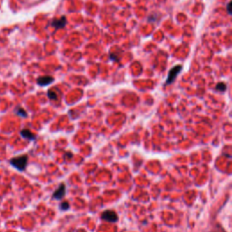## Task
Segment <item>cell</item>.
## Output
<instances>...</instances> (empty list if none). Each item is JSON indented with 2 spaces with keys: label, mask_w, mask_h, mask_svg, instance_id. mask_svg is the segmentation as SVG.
<instances>
[{
  "label": "cell",
  "mask_w": 232,
  "mask_h": 232,
  "mask_svg": "<svg viewBox=\"0 0 232 232\" xmlns=\"http://www.w3.org/2000/svg\"><path fill=\"white\" fill-rule=\"evenodd\" d=\"M28 157L27 155H21L18 157H15V158L10 160V164L15 169H17L20 171H23L27 166Z\"/></svg>",
  "instance_id": "cell-1"
},
{
  "label": "cell",
  "mask_w": 232,
  "mask_h": 232,
  "mask_svg": "<svg viewBox=\"0 0 232 232\" xmlns=\"http://www.w3.org/2000/svg\"><path fill=\"white\" fill-rule=\"evenodd\" d=\"M181 69H182L181 65H176V66H174L173 68H171V71L169 72L166 82H165V85H169L172 84V82L175 81V79L177 78V76L179 75V73H180Z\"/></svg>",
  "instance_id": "cell-2"
},
{
  "label": "cell",
  "mask_w": 232,
  "mask_h": 232,
  "mask_svg": "<svg viewBox=\"0 0 232 232\" xmlns=\"http://www.w3.org/2000/svg\"><path fill=\"white\" fill-rule=\"evenodd\" d=\"M101 219L105 221H109V222H116L118 220V215L116 214L115 211L111 210H107L103 211L101 215Z\"/></svg>",
  "instance_id": "cell-3"
},
{
  "label": "cell",
  "mask_w": 232,
  "mask_h": 232,
  "mask_svg": "<svg viewBox=\"0 0 232 232\" xmlns=\"http://www.w3.org/2000/svg\"><path fill=\"white\" fill-rule=\"evenodd\" d=\"M65 185L64 183H62L59 187H58L53 194V198H56V200H62V198L64 197L65 195Z\"/></svg>",
  "instance_id": "cell-4"
},
{
  "label": "cell",
  "mask_w": 232,
  "mask_h": 232,
  "mask_svg": "<svg viewBox=\"0 0 232 232\" xmlns=\"http://www.w3.org/2000/svg\"><path fill=\"white\" fill-rule=\"evenodd\" d=\"M54 82V78L52 76H41L37 79V84L40 86H46L48 85H50L51 82Z\"/></svg>",
  "instance_id": "cell-5"
},
{
  "label": "cell",
  "mask_w": 232,
  "mask_h": 232,
  "mask_svg": "<svg viewBox=\"0 0 232 232\" xmlns=\"http://www.w3.org/2000/svg\"><path fill=\"white\" fill-rule=\"evenodd\" d=\"M20 134H21V136L23 137V138H24V139H27V140H36V135L33 133L32 131H30L29 130H27V129H24V130H22L21 131V132H20Z\"/></svg>",
  "instance_id": "cell-6"
},
{
  "label": "cell",
  "mask_w": 232,
  "mask_h": 232,
  "mask_svg": "<svg viewBox=\"0 0 232 232\" xmlns=\"http://www.w3.org/2000/svg\"><path fill=\"white\" fill-rule=\"evenodd\" d=\"M66 24V18L64 16H62L59 19H55L52 23V26L55 28H63Z\"/></svg>",
  "instance_id": "cell-7"
},
{
  "label": "cell",
  "mask_w": 232,
  "mask_h": 232,
  "mask_svg": "<svg viewBox=\"0 0 232 232\" xmlns=\"http://www.w3.org/2000/svg\"><path fill=\"white\" fill-rule=\"evenodd\" d=\"M47 96H48L49 99H50V100H56V99H57V94L52 90H49L47 92Z\"/></svg>",
  "instance_id": "cell-8"
},
{
  "label": "cell",
  "mask_w": 232,
  "mask_h": 232,
  "mask_svg": "<svg viewBox=\"0 0 232 232\" xmlns=\"http://www.w3.org/2000/svg\"><path fill=\"white\" fill-rule=\"evenodd\" d=\"M15 113H16V114H18L19 116H21V117H27V112L24 111V109H22V108H17L15 110Z\"/></svg>",
  "instance_id": "cell-9"
},
{
  "label": "cell",
  "mask_w": 232,
  "mask_h": 232,
  "mask_svg": "<svg viewBox=\"0 0 232 232\" xmlns=\"http://www.w3.org/2000/svg\"><path fill=\"white\" fill-rule=\"evenodd\" d=\"M70 208V204L68 201H63L60 205V210H67Z\"/></svg>",
  "instance_id": "cell-10"
},
{
  "label": "cell",
  "mask_w": 232,
  "mask_h": 232,
  "mask_svg": "<svg viewBox=\"0 0 232 232\" xmlns=\"http://www.w3.org/2000/svg\"><path fill=\"white\" fill-rule=\"evenodd\" d=\"M216 89H217L218 91H220V92H224V91L227 89V85L224 84V82H219V84L217 85Z\"/></svg>",
  "instance_id": "cell-11"
},
{
  "label": "cell",
  "mask_w": 232,
  "mask_h": 232,
  "mask_svg": "<svg viewBox=\"0 0 232 232\" xmlns=\"http://www.w3.org/2000/svg\"><path fill=\"white\" fill-rule=\"evenodd\" d=\"M228 11H229V14H231V11H230V3L228 4Z\"/></svg>",
  "instance_id": "cell-12"
}]
</instances>
